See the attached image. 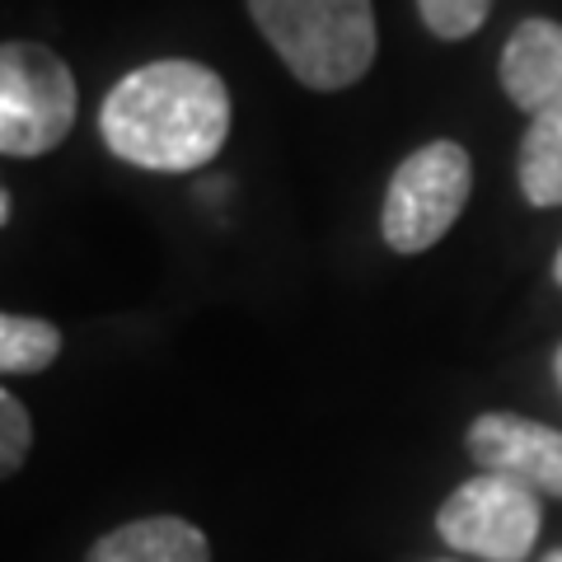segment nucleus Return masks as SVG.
<instances>
[{
    "label": "nucleus",
    "instance_id": "7",
    "mask_svg": "<svg viewBox=\"0 0 562 562\" xmlns=\"http://www.w3.org/2000/svg\"><path fill=\"white\" fill-rule=\"evenodd\" d=\"M502 90L530 117L562 113V24H516V33L502 47Z\"/></svg>",
    "mask_w": 562,
    "mask_h": 562
},
{
    "label": "nucleus",
    "instance_id": "13",
    "mask_svg": "<svg viewBox=\"0 0 562 562\" xmlns=\"http://www.w3.org/2000/svg\"><path fill=\"white\" fill-rule=\"evenodd\" d=\"M5 221H10V188L0 183V231H5Z\"/></svg>",
    "mask_w": 562,
    "mask_h": 562
},
{
    "label": "nucleus",
    "instance_id": "9",
    "mask_svg": "<svg viewBox=\"0 0 562 562\" xmlns=\"http://www.w3.org/2000/svg\"><path fill=\"white\" fill-rule=\"evenodd\" d=\"M516 173L530 206H562V113L530 117Z\"/></svg>",
    "mask_w": 562,
    "mask_h": 562
},
{
    "label": "nucleus",
    "instance_id": "10",
    "mask_svg": "<svg viewBox=\"0 0 562 562\" xmlns=\"http://www.w3.org/2000/svg\"><path fill=\"white\" fill-rule=\"evenodd\" d=\"M61 357V328L38 314L0 310V375H38Z\"/></svg>",
    "mask_w": 562,
    "mask_h": 562
},
{
    "label": "nucleus",
    "instance_id": "1",
    "mask_svg": "<svg viewBox=\"0 0 562 562\" xmlns=\"http://www.w3.org/2000/svg\"><path fill=\"white\" fill-rule=\"evenodd\" d=\"M99 132L103 146L136 169H206L231 136V90L202 61H150L109 90L99 109Z\"/></svg>",
    "mask_w": 562,
    "mask_h": 562
},
{
    "label": "nucleus",
    "instance_id": "12",
    "mask_svg": "<svg viewBox=\"0 0 562 562\" xmlns=\"http://www.w3.org/2000/svg\"><path fill=\"white\" fill-rule=\"evenodd\" d=\"M29 446H33L29 408L10 390H0V479L20 473V464L29 460Z\"/></svg>",
    "mask_w": 562,
    "mask_h": 562
},
{
    "label": "nucleus",
    "instance_id": "6",
    "mask_svg": "<svg viewBox=\"0 0 562 562\" xmlns=\"http://www.w3.org/2000/svg\"><path fill=\"white\" fill-rule=\"evenodd\" d=\"M469 454L483 473L525 483L539 497H562V431L516 413H483L469 427Z\"/></svg>",
    "mask_w": 562,
    "mask_h": 562
},
{
    "label": "nucleus",
    "instance_id": "15",
    "mask_svg": "<svg viewBox=\"0 0 562 562\" xmlns=\"http://www.w3.org/2000/svg\"><path fill=\"white\" fill-rule=\"evenodd\" d=\"M553 277H558V286H562V249H558V258H553Z\"/></svg>",
    "mask_w": 562,
    "mask_h": 562
},
{
    "label": "nucleus",
    "instance_id": "14",
    "mask_svg": "<svg viewBox=\"0 0 562 562\" xmlns=\"http://www.w3.org/2000/svg\"><path fill=\"white\" fill-rule=\"evenodd\" d=\"M553 375H558V384H562V347H558V357H553Z\"/></svg>",
    "mask_w": 562,
    "mask_h": 562
},
{
    "label": "nucleus",
    "instance_id": "11",
    "mask_svg": "<svg viewBox=\"0 0 562 562\" xmlns=\"http://www.w3.org/2000/svg\"><path fill=\"white\" fill-rule=\"evenodd\" d=\"M487 10H492V0H417L422 24H427L436 38H446V43L479 33L487 24Z\"/></svg>",
    "mask_w": 562,
    "mask_h": 562
},
{
    "label": "nucleus",
    "instance_id": "5",
    "mask_svg": "<svg viewBox=\"0 0 562 562\" xmlns=\"http://www.w3.org/2000/svg\"><path fill=\"white\" fill-rule=\"evenodd\" d=\"M539 492L516 479H502V473H479V479H469L446 497L436 530L450 549L469 558L525 562L539 539Z\"/></svg>",
    "mask_w": 562,
    "mask_h": 562
},
{
    "label": "nucleus",
    "instance_id": "4",
    "mask_svg": "<svg viewBox=\"0 0 562 562\" xmlns=\"http://www.w3.org/2000/svg\"><path fill=\"white\" fill-rule=\"evenodd\" d=\"M473 192V165L460 140H431L394 169L384 188L380 231L394 254H422L460 221Z\"/></svg>",
    "mask_w": 562,
    "mask_h": 562
},
{
    "label": "nucleus",
    "instance_id": "3",
    "mask_svg": "<svg viewBox=\"0 0 562 562\" xmlns=\"http://www.w3.org/2000/svg\"><path fill=\"white\" fill-rule=\"evenodd\" d=\"M76 76L43 43H0V155L57 150L76 127Z\"/></svg>",
    "mask_w": 562,
    "mask_h": 562
},
{
    "label": "nucleus",
    "instance_id": "16",
    "mask_svg": "<svg viewBox=\"0 0 562 562\" xmlns=\"http://www.w3.org/2000/svg\"><path fill=\"white\" fill-rule=\"evenodd\" d=\"M543 562H562V553H549V558H543Z\"/></svg>",
    "mask_w": 562,
    "mask_h": 562
},
{
    "label": "nucleus",
    "instance_id": "2",
    "mask_svg": "<svg viewBox=\"0 0 562 562\" xmlns=\"http://www.w3.org/2000/svg\"><path fill=\"white\" fill-rule=\"evenodd\" d=\"M258 33L310 90H347L375 61L371 0H249Z\"/></svg>",
    "mask_w": 562,
    "mask_h": 562
},
{
    "label": "nucleus",
    "instance_id": "8",
    "mask_svg": "<svg viewBox=\"0 0 562 562\" xmlns=\"http://www.w3.org/2000/svg\"><path fill=\"white\" fill-rule=\"evenodd\" d=\"M85 562H211L206 535L183 516H146L103 535Z\"/></svg>",
    "mask_w": 562,
    "mask_h": 562
}]
</instances>
